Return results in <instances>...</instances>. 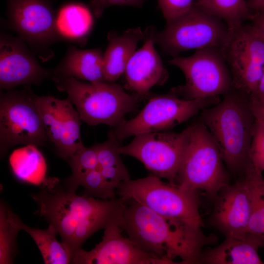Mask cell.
Wrapping results in <instances>:
<instances>
[{"instance_id": "cell-1", "label": "cell", "mask_w": 264, "mask_h": 264, "mask_svg": "<svg viewBox=\"0 0 264 264\" xmlns=\"http://www.w3.org/2000/svg\"><path fill=\"white\" fill-rule=\"evenodd\" d=\"M32 197L38 213L55 228L72 259L92 235L120 222L124 207L120 198L104 200L78 195L63 188L55 178H47Z\"/></svg>"}, {"instance_id": "cell-2", "label": "cell", "mask_w": 264, "mask_h": 264, "mask_svg": "<svg viewBox=\"0 0 264 264\" xmlns=\"http://www.w3.org/2000/svg\"><path fill=\"white\" fill-rule=\"evenodd\" d=\"M120 226L144 251L176 264H201L203 248L215 242L201 228L180 220L163 217L132 199L123 200Z\"/></svg>"}, {"instance_id": "cell-3", "label": "cell", "mask_w": 264, "mask_h": 264, "mask_svg": "<svg viewBox=\"0 0 264 264\" xmlns=\"http://www.w3.org/2000/svg\"><path fill=\"white\" fill-rule=\"evenodd\" d=\"M200 121L215 139L229 170L243 172L249 163L255 122L249 96L233 88L222 101L203 109Z\"/></svg>"}, {"instance_id": "cell-4", "label": "cell", "mask_w": 264, "mask_h": 264, "mask_svg": "<svg viewBox=\"0 0 264 264\" xmlns=\"http://www.w3.org/2000/svg\"><path fill=\"white\" fill-rule=\"evenodd\" d=\"M187 139L177 174V185L194 192H204L216 198L228 185V175L223 164L218 146L200 121L187 127Z\"/></svg>"}, {"instance_id": "cell-5", "label": "cell", "mask_w": 264, "mask_h": 264, "mask_svg": "<svg viewBox=\"0 0 264 264\" xmlns=\"http://www.w3.org/2000/svg\"><path fill=\"white\" fill-rule=\"evenodd\" d=\"M56 83L60 91L67 94L82 121L90 126H118L127 113L136 109L141 97L128 93L114 83H86L73 77Z\"/></svg>"}, {"instance_id": "cell-6", "label": "cell", "mask_w": 264, "mask_h": 264, "mask_svg": "<svg viewBox=\"0 0 264 264\" xmlns=\"http://www.w3.org/2000/svg\"><path fill=\"white\" fill-rule=\"evenodd\" d=\"M119 198L132 199L166 218L180 220L195 227L204 226L197 192L166 182L152 175L122 183L116 190Z\"/></svg>"}, {"instance_id": "cell-7", "label": "cell", "mask_w": 264, "mask_h": 264, "mask_svg": "<svg viewBox=\"0 0 264 264\" xmlns=\"http://www.w3.org/2000/svg\"><path fill=\"white\" fill-rule=\"evenodd\" d=\"M231 32L222 20L195 5L166 24L163 30L154 28L153 39L165 53L174 57L193 49L215 48L222 51Z\"/></svg>"}, {"instance_id": "cell-8", "label": "cell", "mask_w": 264, "mask_h": 264, "mask_svg": "<svg viewBox=\"0 0 264 264\" xmlns=\"http://www.w3.org/2000/svg\"><path fill=\"white\" fill-rule=\"evenodd\" d=\"M220 101L219 98L186 99L173 92L155 96L137 115L112 128L108 135L121 143L131 136L167 131Z\"/></svg>"}, {"instance_id": "cell-9", "label": "cell", "mask_w": 264, "mask_h": 264, "mask_svg": "<svg viewBox=\"0 0 264 264\" xmlns=\"http://www.w3.org/2000/svg\"><path fill=\"white\" fill-rule=\"evenodd\" d=\"M168 63L179 68L185 76V84L172 89L182 98H219L234 88L230 70L220 49H198L190 56L173 57Z\"/></svg>"}, {"instance_id": "cell-10", "label": "cell", "mask_w": 264, "mask_h": 264, "mask_svg": "<svg viewBox=\"0 0 264 264\" xmlns=\"http://www.w3.org/2000/svg\"><path fill=\"white\" fill-rule=\"evenodd\" d=\"M0 96V153L18 145L44 146L48 140L34 94L28 86Z\"/></svg>"}, {"instance_id": "cell-11", "label": "cell", "mask_w": 264, "mask_h": 264, "mask_svg": "<svg viewBox=\"0 0 264 264\" xmlns=\"http://www.w3.org/2000/svg\"><path fill=\"white\" fill-rule=\"evenodd\" d=\"M187 128L180 132L167 131L139 134L120 145L121 154L136 158L152 175L176 184L187 142Z\"/></svg>"}, {"instance_id": "cell-12", "label": "cell", "mask_w": 264, "mask_h": 264, "mask_svg": "<svg viewBox=\"0 0 264 264\" xmlns=\"http://www.w3.org/2000/svg\"><path fill=\"white\" fill-rule=\"evenodd\" d=\"M9 27L42 61L52 58L50 46L60 40L55 15L47 0H7Z\"/></svg>"}, {"instance_id": "cell-13", "label": "cell", "mask_w": 264, "mask_h": 264, "mask_svg": "<svg viewBox=\"0 0 264 264\" xmlns=\"http://www.w3.org/2000/svg\"><path fill=\"white\" fill-rule=\"evenodd\" d=\"M234 88L249 97L258 88L264 72V38L250 24L231 30L221 51Z\"/></svg>"}, {"instance_id": "cell-14", "label": "cell", "mask_w": 264, "mask_h": 264, "mask_svg": "<svg viewBox=\"0 0 264 264\" xmlns=\"http://www.w3.org/2000/svg\"><path fill=\"white\" fill-rule=\"evenodd\" d=\"M48 140L59 156L66 160L85 147L81 137V118L67 97L34 94Z\"/></svg>"}, {"instance_id": "cell-15", "label": "cell", "mask_w": 264, "mask_h": 264, "mask_svg": "<svg viewBox=\"0 0 264 264\" xmlns=\"http://www.w3.org/2000/svg\"><path fill=\"white\" fill-rule=\"evenodd\" d=\"M33 52L19 37L1 33L0 37V87L6 90L19 86L39 85L52 72L39 64Z\"/></svg>"}, {"instance_id": "cell-16", "label": "cell", "mask_w": 264, "mask_h": 264, "mask_svg": "<svg viewBox=\"0 0 264 264\" xmlns=\"http://www.w3.org/2000/svg\"><path fill=\"white\" fill-rule=\"evenodd\" d=\"M120 222L104 229L101 241L89 251H78L73 256L75 264H171L169 260L147 252L122 234Z\"/></svg>"}, {"instance_id": "cell-17", "label": "cell", "mask_w": 264, "mask_h": 264, "mask_svg": "<svg viewBox=\"0 0 264 264\" xmlns=\"http://www.w3.org/2000/svg\"><path fill=\"white\" fill-rule=\"evenodd\" d=\"M251 201L243 177L223 188L216 197L210 223L225 236L247 233Z\"/></svg>"}, {"instance_id": "cell-18", "label": "cell", "mask_w": 264, "mask_h": 264, "mask_svg": "<svg viewBox=\"0 0 264 264\" xmlns=\"http://www.w3.org/2000/svg\"><path fill=\"white\" fill-rule=\"evenodd\" d=\"M154 29L150 26L145 29L144 44L133 54L124 72L129 88L141 97L154 86L164 84L168 77L154 46Z\"/></svg>"}, {"instance_id": "cell-19", "label": "cell", "mask_w": 264, "mask_h": 264, "mask_svg": "<svg viewBox=\"0 0 264 264\" xmlns=\"http://www.w3.org/2000/svg\"><path fill=\"white\" fill-rule=\"evenodd\" d=\"M73 77L90 83L106 82L103 71V53L100 48L79 49L70 45L60 63L52 72L56 82Z\"/></svg>"}, {"instance_id": "cell-20", "label": "cell", "mask_w": 264, "mask_h": 264, "mask_svg": "<svg viewBox=\"0 0 264 264\" xmlns=\"http://www.w3.org/2000/svg\"><path fill=\"white\" fill-rule=\"evenodd\" d=\"M262 247L260 242L248 233L225 236L218 246L202 252L201 264H263L258 253Z\"/></svg>"}, {"instance_id": "cell-21", "label": "cell", "mask_w": 264, "mask_h": 264, "mask_svg": "<svg viewBox=\"0 0 264 264\" xmlns=\"http://www.w3.org/2000/svg\"><path fill=\"white\" fill-rule=\"evenodd\" d=\"M107 38L108 44L103 53V71L106 82L113 83L124 73L138 43L144 40L145 33L137 27L121 34L111 31Z\"/></svg>"}, {"instance_id": "cell-22", "label": "cell", "mask_w": 264, "mask_h": 264, "mask_svg": "<svg viewBox=\"0 0 264 264\" xmlns=\"http://www.w3.org/2000/svg\"><path fill=\"white\" fill-rule=\"evenodd\" d=\"M93 25L90 9L79 2H70L60 7L55 15V27L60 40L84 45Z\"/></svg>"}, {"instance_id": "cell-23", "label": "cell", "mask_w": 264, "mask_h": 264, "mask_svg": "<svg viewBox=\"0 0 264 264\" xmlns=\"http://www.w3.org/2000/svg\"><path fill=\"white\" fill-rule=\"evenodd\" d=\"M9 163L14 176L21 181L41 185L47 179L45 160L35 146L28 145L15 150Z\"/></svg>"}, {"instance_id": "cell-24", "label": "cell", "mask_w": 264, "mask_h": 264, "mask_svg": "<svg viewBox=\"0 0 264 264\" xmlns=\"http://www.w3.org/2000/svg\"><path fill=\"white\" fill-rule=\"evenodd\" d=\"M243 173L251 201L247 232L255 237L264 247V177L250 162Z\"/></svg>"}, {"instance_id": "cell-25", "label": "cell", "mask_w": 264, "mask_h": 264, "mask_svg": "<svg viewBox=\"0 0 264 264\" xmlns=\"http://www.w3.org/2000/svg\"><path fill=\"white\" fill-rule=\"evenodd\" d=\"M120 143L110 136L106 141L96 144L98 168L106 183L115 192L122 183L130 179L120 157Z\"/></svg>"}, {"instance_id": "cell-26", "label": "cell", "mask_w": 264, "mask_h": 264, "mask_svg": "<svg viewBox=\"0 0 264 264\" xmlns=\"http://www.w3.org/2000/svg\"><path fill=\"white\" fill-rule=\"evenodd\" d=\"M195 5L222 20L231 30L251 20L254 14L246 0H197Z\"/></svg>"}, {"instance_id": "cell-27", "label": "cell", "mask_w": 264, "mask_h": 264, "mask_svg": "<svg viewBox=\"0 0 264 264\" xmlns=\"http://www.w3.org/2000/svg\"><path fill=\"white\" fill-rule=\"evenodd\" d=\"M22 230L32 238L38 247L45 264H68L72 256L63 243L56 239L55 228L49 224L45 229L32 228L23 223Z\"/></svg>"}, {"instance_id": "cell-28", "label": "cell", "mask_w": 264, "mask_h": 264, "mask_svg": "<svg viewBox=\"0 0 264 264\" xmlns=\"http://www.w3.org/2000/svg\"><path fill=\"white\" fill-rule=\"evenodd\" d=\"M23 222L3 200L0 203V264H11L17 254L16 240Z\"/></svg>"}, {"instance_id": "cell-29", "label": "cell", "mask_w": 264, "mask_h": 264, "mask_svg": "<svg viewBox=\"0 0 264 264\" xmlns=\"http://www.w3.org/2000/svg\"><path fill=\"white\" fill-rule=\"evenodd\" d=\"M66 160L72 171L71 176L65 180V188L69 190L82 176L98 168L96 144L89 147L85 146Z\"/></svg>"}, {"instance_id": "cell-30", "label": "cell", "mask_w": 264, "mask_h": 264, "mask_svg": "<svg viewBox=\"0 0 264 264\" xmlns=\"http://www.w3.org/2000/svg\"><path fill=\"white\" fill-rule=\"evenodd\" d=\"M80 186L84 188V195L87 196L109 200L115 198L116 195L106 183L98 168L82 176L67 190L75 192Z\"/></svg>"}, {"instance_id": "cell-31", "label": "cell", "mask_w": 264, "mask_h": 264, "mask_svg": "<svg viewBox=\"0 0 264 264\" xmlns=\"http://www.w3.org/2000/svg\"><path fill=\"white\" fill-rule=\"evenodd\" d=\"M249 159L255 169L264 172V122L256 118Z\"/></svg>"}, {"instance_id": "cell-32", "label": "cell", "mask_w": 264, "mask_h": 264, "mask_svg": "<svg viewBox=\"0 0 264 264\" xmlns=\"http://www.w3.org/2000/svg\"><path fill=\"white\" fill-rule=\"evenodd\" d=\"M197 0H157L158 5L169 23L190 10Z\"/></svg>"}, {"instance_id": "cell-33", "label": "cell", "mask_w": 264, "mask_h": 264, "mask_svg": "<svg viewBox=\"0 0 264 264\" xmlns=\"http://www.w3.org/2000/svg\"><path fill=\"white\" fill-rule=\"evenodd\" d=\"M144 0H90L89 5L94 15L97 18L102 17L105 10L112 6H132L140 8Z\"/></svg>"}, {"instance_id": "cell-34", "label": "cell", "mask_w": 264, "mask_h": 264, "mask_svg": "<svg viewBox=\"0 0 264 264\" xmlns=\"http://www.w3.org/2000/svg\"><path fill=\"white\" fill-rule=\"evenodd\" d=\"M250 21L251 25L264 38V12H254Z\"/></svg>"}, {"instance_id": "cell-35", "label": "cell", "mask_w": 264, "mask_h": 264, "mask_svg": "<svg viewBox=\"0 0 264 264\" xmlns=\"http://www.w3.org/2000/svg\"><path fill=\"white\" fill-rule=\"evenodd\" d=\"M250 103L255 117L264 122V102L250 98Z\"/></svg>"}, {"instance_id": "cell-36", "label": "cell", "mask_w": 264, "mask_h": 264, "mask_svg": "<svg viewBox=\"0 0 264 264\" xmlns=\"http://www.w3.org/2000/svg\"><path fill=\"white\" fill-rule=\"evenodd\" d=\"M249 97L253 100L264 102V72L257 91Z\"/></svg>"}, {"instance_id": "cell-37", "label": "cell", "mask_w": 264, "mask_h": 264, "mask_svg": "<svg viewBox=\"0 0 264 264\" xmlns=\"http://www.w3.org/2000/svg\"><path fill=\"white\" fill-rule=\"evenodd\" d=\"M253 12H264V0H257Z\"/></svg>"}, {"instance_id": "cell-38", "label": "cell", "mask_w": 264, "mask_h": 264, "mask_svg": "<svg viewBox=\"0 0 264 264\" xmlns=\"http://www.w3.org/2000/svg\"><path fill=\"white\" fill-rule=\"evenodd\" d=\"M257 0H248L247 3L249 7L253 11V9L257 2Z\"/></svg>"}]
</instances>
